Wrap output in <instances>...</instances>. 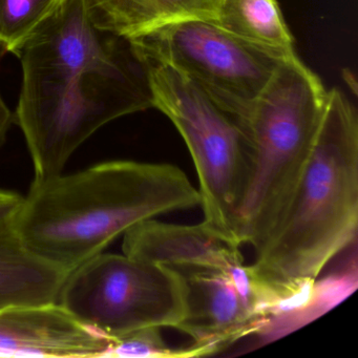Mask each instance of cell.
<instances>
[{
	"label": "cell",
	"mask_w": 358,
	"mask_h": 358,
	"mask_svg": "<svg viewBox=\"0 0 358 358\" xmlns=\"http://www.w3.org/2000/svg\"><path fill=\"white\" fill-rule=\"evenodd\" d=\"M22 81L14 121L34 179L60 175L98 129L154 108L148 69L131 39L98 28L83 0H68L20 52Z\"/></svg>",
	"instance_id": "obj_1"
},
{
	"label": "cell",
	"mask_w": 358,
	"mask_h": 358,
	"mask_svg": "<svg viewBox=\"0 0 358 358\" xmlns=\"http://www.w3.org/2000/svg\"><path fill=\"white\" fill-rule=\"evenodd\" d=\"M358 227V116L347 96L328 91L311 154L249 266L278 315L307 303L322 270Z\"/></svg>",
	"instance_id": "obj_2"
},
{
	"label": "cell",
	"mask_w": 358,
	"mask_h": 358,
	"mask_svg": "<svg viewBox=\"0 0 358 358\" xmlns=\"http://www.w3.org/2000/svg\"><path fill=\"white\" fill-rule=\"evenodd\" d=\"M200 203L175 165L108 161L34 179L13 229L32 252L70 273L134 226Z\"/></svg>",
	"instance_id": "obj_3"
},
{
	"label": "cell",
	"mask_w": 358,
	"mask_h": 358,
	"mask_svg": "<svg viewBox=\"0 0 358 358\" xmlns=\"http://www.w3.org/2000/svg\"><path fill=\"white\" fill-rule=\"evenodd\" d=\"M327 97L320 77L295 54L253 103L246 117L250 177L236 225L242 246L257 247L288 200L313 148Z\"/></svg>",
	"instance_id": "obj_4"
},
{
	"label": "cell",
	"mask_w": 358,
	"mask_h": 358,
	"mask_svg": "<svg viewBox=\"0 0 358 358\" xmlns=\"http://www.w3.org/2000/svg\"><path fill=\"white\" fill-rule=\"evenodd\" d=\"M144 62L154 108L177 127L194 161L203 223L242 246L236 231L238 213L251 171L246 119L223 108L173 69Z\"/></svg>",
	"instance_id": "obj_5"
},
{
	"label": "cell",
	"mask_w": 358,
	"mask_h": 358,
	"mask_svg": "<svg viewBox=\"0 0 358 358\" xmlns=\"http://www.w3.org/2000/svg\"><path fill=\"white\" fill-rule=\"evenodd\" d=\"M57 303L110 339L150 327L176 329L185 310L175 270L124 253H99L70 272Z\"/></svg>",
	"instance_id": "obj_6"
},
{
	"label": "cell",
	"mask_w": 358,
	"mask_h": 358,
	"mask_svg": "<svg viewBox=\"0 0 358 358\" xmlns=\"http://www.w3.org/2000/svg\"><path fill=\"white\" fill-rule=\"evenodd\" d=\"M129 39L144 62L173 69L245 119L286 59L234 36L213 20L199 18L169 22Z\"/></svg>",
	"instance_id": "obj_7"
},
{
	"label": "cell",
	"mask_w": 358,
	"mask_h": 358,
	"mask_svg": "<svg viewBox=\"0 0 358 358\" xmlns=\"http://www.w3.org/2000/svg\"><path fill=\"white\" fill-rule=\"evenodd\" d=\"M175 271L183 282L185 301L176 330L192 337L207 355L271 327L275 308L251 271L244 276L210 268Z\"/></svg>",
	"instance_id": "obj_8"
},
{
	"label": "cell",
	"mask_w": 358,
	"mask_h": 358,
	"mask_svg": "<svg viewBox=\"0 0 358 358\" xmlns=\"http://www.w3.org/2000/svg\"><path fill=\"white\" fill-rule=\"evenodd\" d=\"M110 345L58 303L0 310V357H104Z\"/></svg>",
	"instance_id": "obj_9"
},
{
	"label": "cell",
	"mask_w": 358,
	"mask_h": 358,
	"mask_svg": "<svg viewBox=\"0 0 358 358\" xmlns=\"http://www.w3.org/2000/svg\"><path fill=\"white\" fill-rule=\"evenodd\" d=\"M240 245L206 224L178 225L148 220L123 234L124 255L167 266L173 270L210 268L232 275L250 273Z\"/></svg>",
	"instance_id": "obj_10"
},
{
	"label": "cell",
	"mask_w": 358,
	"mask_h": 358,
	"mask_svg": "<svg viewBox=\"0 0 358 358\" xmlns=\"http://www.w3.org/2000/svg\"><path fill=\"white\" fill-rule=\"evenodd\" d=\"M68 274L32 252L13 227L0 232V310L57 303Z\"/></svg>",
	"instance_id": "obj_11"
},
{
	"label": "cell",
	"mask_w": 358,
	"mask_h": 358,
	"mask_svg": "<svg viewBox=\"0 0 358 358\" xmlns=\"http://www.w3.org/2000/svg\"><path fill=\"white\" fill-rule=\"evenodd\" d=\"M221 0H83L92 22L120 36H137L177 20L217 18Z\"/></svg>",
	"instance_id": "obj_12"
},
{
	"label": "cell",
	"mask_w": 358,
	"mask_h": 358,
	"mask_svg": "<svg viewBox=\"0 0 358 358\" xmlns=\"http://www.w3.org/2000/svg\"><path fill=\"white\" fill-rule=\"evenodd\" d=\"M215 22L266 51L285 58L295 55L294 39L276 0H221Z\"/></svg>",
	"instance_id": "obj_13"
},
{
	"label": "cell",
	"mask_w": 358,
	"mask_h": 358,
	"mask_svg": "<svg viewBox=\"0 0 358 358\" xmlns=\"http://www.w3.org/2000/svg\"><path fill=\"white\" fill-rule=\"evenodd\" d=\"M68 0H0V52L20 55Z\"/></svg>",
	"instance_id": "obj_14"
},
{
	"label": "cell",
	"mask_w": 358,
	"mask_h": 358,
	"mask_svg": "<svg viewBox=\"0 0 358 358\" xmlns=\"http://www.w3.org/2000/svg\"><path fill=\"white\" fill-rule=\"evenodd\" d=\"M203 348L194 345L173 349L161 334V328L150 327L110 339V349L104 357L178 358L206 356Z\"/></svg>",
	"instance_id": "obj_15"
},
{
	"label": "cell",
	"mask_w": 358,
	"mask_h": 358,
	"mask_svg": "<svg viewBox=\"0 0 358 358\" xmlns=\"http://www.w3.org/2000/svg\"><path fill=\"white\" fill-rule=\"evenodd\" d=\"M24 196L0 189V232L13 227L14 220L22 206Z\"/></svg>",
	"instance_id": "obj_16"
},
{
	"label": "cell",
	"mask_w": 358,
	"mask_h": 358,
	"mask_svg": "<svg viewBox=\"0 0 358 358\" xmlns=\"http://www.w3.org/2000/svg\"><path fill=\"white\" fill-rule=\"evenodd\" d=\"M13 122L14 114L8 108L3 96L0 94V148L5 144Z\"/></svg>",
	"instance_id": "obj_17"
}]
</instances>
